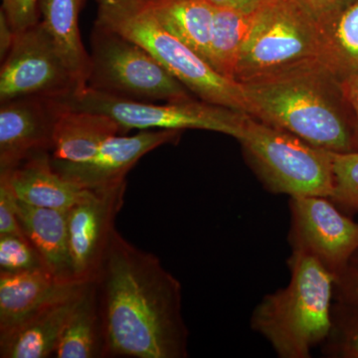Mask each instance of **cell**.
<instances>
[{
    "mask_svg": "<svg viewBox=\"0 0 358 358\" xmlns=\"http://www.w3.org/2000/svg\"><path fill=\"white\" fill-rule=\"evenodd\" d=\"M248 114L334 154L358 152V126L341 80L320 59L239 83Z\"/></svg>",
    "mask_w": 358,
    "mask_h": 358,
    "instance_id": "7a4b0ae2",
    "label": "cell"
},
{
    "mask_svg": "<svg viewBox=\"0 0 358 358\" xmlns=\"http://www.w3.org/2000/svg\"><path fill=\"white\" fill-rule=\"evenodd\" d=\"M57 358L108 357L107 341L95 281L85 285L54 352Z\"/></svg>",
    "mask_w": 358,
    "mask_h": 358,
    "instance_id": "ffe728a7",
    "label": "cell"
},
{
    "mask_svg": "<svg viewBox=\"0 0 358 358\" xmlns=\"http://www.w3.org/2000/svg\"><path fill=\"white\" fill-rule=\"evenodd\" d=\"M289 281L266 294L250 324L281 358H308L322 346L331 327L334 277L313 257L292 251Z\"/></svg>",
    "mask_w": 358,
    "mask_h": 358,
    "instance_id": "3957f363",
    "label": "cell"
},
{
    "mask_svg": "<svg viewBox=\"0 0 358 358\" xmlns=\"http://www.w3.org/2000/svg\"><path fill=\"white\" fill-rule=\"evenodd\" d=\"M0 174L8 179L17 199L42 208L68 211L87 192L53 169L50 152L33 155L13 171Z\"/></svg>",
    "mask_w": 358,
    "mask_h": 358,
    "instance_id": "e0dca14e",
    "label": "cell"
},
{
    "mask_svg": "<svg viewBox=\"0 0 358 358\" xmlns=\"http://www.w3.org/2000/svg\"><path fill=\"white\" fill-rule=\"evenodd\" d=\"M86 284L78 285L70 293L45 306L10 333L0 336V357H53L63 329L79 303Z\"/></svg>",
    "mask_w": 358,
    "mask_h": 358,
    "instance_id": "5bb4252c",
    "label": "cell"
},
{
    "mask_svg": "<svg viewBox=\"0 0 358 358\" xmlns=\"http://www.w3.org/2000/svg\"><path fill=\"white\" fill-rule=\"evenodd\" d=\"M16 209L21 229L38 251L47 270L60 281L81 282L75 277L71 257L67 211L32 206L20 199Z\"/></svg>",
    "mask_w": 358,
    "mask_h": 358,
    "instance_id": "2e32d148",
    "label": "cell"
},
{
    "mask_svg": "<svg viewBox=\"0 0 358 358\" xmlns=\"http://www.w3.org/2000/svg\"><path fill=\"white\" fill-rule=\"evenodd\" d=\"M180 131L143 129L134 136L119 134L109 138L90 159L70 162L53 159V169L63 178L87 189H100L126 181L129 171L143 157L155 148L174 143Z\"/></svg>",
    "mask_w": 358,
    "mask_h": 358,
    "instance_id": "4fadbf2b",
    "label": "cell"
},
{
    "mask_svg": "<svg viewBox=\"0 0 358 358\" xmlns=\"http://www.w3.org/2000/svg\"><path fill=\"white\" fill-rule=\"evenodd\" d=\"M86 0H39L41 21L64 57L80 86L87 87L90 54L85 49L79 16Z\"/></svg>",
    "mask_w": 358,
    "mask_h": 358,
    "instance_id": "7402d4cb",
    "label": "cell"
},
{
    "mask_svg": "<svg viewBox=\"0 0 358 358\" xmlns=\"http://www.w3.org/2000/svg\"><path fill=\"white\" fill-rule=\"evenodd\" d=\"M42 268L47 270L38 251L27 237L0 235V272L17 273Z\"/></svg>",
    "mask_w": 358,
    "mask_h": 358,
    "instance_id": "484cf974",
    "label": "cell"
},
{
    "mask_svg": "<svg viewBox=\"0 0 358 358\" xmlns=\"http://www.w3.org/2000/svg\"><path fill=\"white\" fill-rule=\"evenodd\" d=\"M82 282H66L49 271L0 272V336L10 333L52 301Z\"/></svg>",
    "mask_w": 358,
    "mask_h": 358,
    "instance_id": "9a60e30c",
    "label": "cell"
},
{
    "mask_svg": "<svg viewBox=\"0 0 358 358\" xmlns=\"http://www.w3.org/2000/svg\"><path fill=\"white\" fill-rule=\"evenodd\" d=\"M331 201L358 213V152H334V192Z\"/></svg>",
    "mask_w": 358,
    "mask_h": 358,
    "instance_id": "d4e9b609",
    "label": "cell"
},
{
    "mask_svg": "<svg viewBox=\"0 0 358 358\" xmlns=\"http://www.w3.org/2000/svg\"><path fill=\"white\" fill-rule=\"evenodd\" d=\"M87 87L138 102H179L195 98L140 44L96 22L91 33Z\"/></svg>",
    "mask_w": 358,
    "mask_h": 358,
    "instance_id": "52a82bcc",
    "label": "cell"
},
{
    "mask_svg": "<svg viewBox=\"0 0 358 358\" xmlns=\"http://www.w3.org/2000/svg\"><path fill=\"white\" fill-rule=\"evenodd\" d=\"M319 21L300 0H268L254 13L238 57L242 83L320 59Z\"/></svg>",
    "mask_w": 358,
    "mask_h": 358,
    "instance_id": "8992f818",
    "label": "cell"
},
{
    "mask_svg": "<svg viewBox=\"0 0 358 358\" xmlns=\"http://www.w3.org/2000/svg\"><path fill=\"white\" fill-rule=\"evenodd\" d=\"M341 86L355 115L358 126V70L341 80Z\"/></svg>",
    "mask_w": 358,
    "mask_h": 358,
    "instance_id": "1f68e13d",
    "label": "cell"
},
{
    "mask_svg": "<svg viewBox=\"0 0 358 358\" xmlns=\"http://www.w3.org/2000/svg\"><path fill=\"white\" fill-rule=\"evenodd\" d=\"M126 134L121 124L109 115L71 109L67 106L56 124L51 157L64 162H83L106 141Z\"/></svg>",
    "mask_w": 358,
    "mask_h": 358,
    "instance_id": "ac0fdd59",
    "label": "cell"
},
{
    "mask_svg": "<svg viewBox=\"0 0 358 358\" xmlns=\"http://www.w3.org/2000/svg\"><path fill=\"white\" fill-rule=\"evenodd\" d=\"M247 164L274 194L324 196L334 192V152L250 117L237 140Z\"/></svg>",
    "mask_w": 358,
    "mask_h": 358,
    "instance_id": "5b68a950",
    "label": "cell"
},
{
    "mask_svg": "<svg viewBox=\"0 0 358 358\" xmlns=\"http://www.w3.org/2000/svg\"><path fill=\"white\" fill-rule=\"evenodd\" d=\"M16 199L8 179L0 174V235L25 236L18 220Z\"/></svg>",
    "mask_w": 358,
    "mask_h": 358,
    "instance_id": "83f0119b",
    "label": "cell"
},
{
    "mask_svg": "<svg viewBox=\"0 0 358 358\" xmlns=\"http://www.w3.org/2000/svg\"><path fill=\"white\" fill-rule=\"evenodd\" d=\"M292 251L313 257L338 277L358 250V224L329 197H289Z\"/></svg>",
    "mask_w": 358,
    "mask_h": 358,
    "instance_id": "30bf717a",
    "label": "cell"
},
{
    "mask_svg": "<svg viewBox=\"0 0 358 358\" xmlns=\"http://www.w3.org/2000/svg\"><path fill=\"white\" fill-rule=\"evenodd\" d=\"M16 33L11 27L6 14L0 10V60L1 62L10 51Z\"/></svg>",
    "mask_w": 358,
    "mask_h": 358,
    "instance_id": "4dcf8cb0",
    "label": "cell"
},
{
    "mask_svg": "<svg viewBox=\"0 0 358 358\" xmlns=\"http://www.w3.org/2000/svg\"><path fill=\"white\" fill-rule=\"evenodd\" d=\"M162 25L209 64L215 7L206 0H145Z\"/></svg>",
    "mask_w": 358,
    "mask_h": 358,
    "instance_id": "44dd1931",
    "label": "cell"
},
{
    "mask_svg": "<svg viewBox=\"0 0 358 358\" xmlns=\"http://www.w3.org/2000/svg\"><path fill=\"white\" fill-rule=\"evenodd\" d=\"M300 1L312 11L315 17L319 18L322 14L338 6L343 0H300Z\"/></svg>",
    "mask_w": 358,
    "mask_h": 358,
    "instance_id": "d6a6232c",
    "label": "cell"
},
{
    "mask_svg": "<svg viewBox=\"0 0 358 358\" xmlns=\"http://www.w3.org/2000/svg\"><path fill=\"white\" fill-rule=\"evenodd\" d=\"M207 2L215 7L235 9L244 13H255L263 4L268 0H206Z\"/></svg>",
    "mask_w": 358,
    "mask_h": 358,
    "instance_id": "f546056e",
    "label": "cell"
},
{
    "mask_svg": "<svg viewBox=\"0 0 358 358\" xmlns=\"http://www.w3.org/2000/svg\"><path fill=\"white\" fill-rule=\"evenodd\" d=\"M95 22L134 40L200 99L248 114L241 85L218 74L157 20L145 0H96ZM249 115V114H248Z\"/></svg>",
    "mask_w": 358,
    "mask_h": 358,
    "instance_id": "277c9868",
    "label": "cell"
},
{
    "mask_svg": "<svg viewBox=\"0 0 358 358\" xmlns=\"http://www.w3.org/2000/svg\"><path fill=\"white\" fill-rule=\"evenodd\" d=\"M83 90L41 20L16 33L1 62L0 103L34 96L66 100Z\"/></svg>",
    "mask_w": 358,
    "mask_h": 358,
    "instance_id": "9c48e42d",
    "label": "cell"
},
{
    "mask_svg": "<svg viewBox=\"0 0 358 358\" xmlns=\"http://www.w3.org/2000/svg\"><path fill=\"white\" fill-rule=\"evenodd\" d=\"M126 188L124 181L100 189H87L67 211L71 257L78 282L95 280L114 234Z\"/></svg>",
    "mask_w": 358,
    "mask_h": 358,
    "instance_id": "8fae6325",
    "label": "cell"
},
{
    "mask_svg": "<svg viewBox=\"0 0 358 358\" xmlns=\"http://www.w3.org/2000/svg\"><path fill=\"white\" fill-rule=\"evenodd\" d=\"M64 100L22 96L0 103V173L40 152H50Z\"/></svg>",
    "mask_w": 358,
    "mask_h": 358,
    "instance_id": "7c38bea8",
    "label": "cell"
},
{
    "mask_svg": "<svg viewBox=\"0 0 358 358\" xmlns=\"http://www.w3.org/2000/svg\"><path fill=\"white\" fill-rule=\"evenodd\" d=\"M71 109L109 115L128 133L131 129H203L240 138L250 115L205 102L200 99L162 102H138L100 93L86 87L64 100Z\"/></svg>",
    "mask_w": 358,
    "mask_h": 358,
    "instance_id": "ba28073f",
    "label": "cell"
},
{
    "mask_svg": "<svg viewBox=\"0 0 358 358\" xmlns=\"http://www.w3.org/2000/svg\"><path fill=\"white\" fill-rule=\"evenodd\" d=\"M320 348L324 357L358 358V308L334 303L331 331Z\"/></svg>",
    "mask_w": 358,
    "mask_h": 358,
    "instance_id": "cb8c5ba5",
    "label": "cell"
},
{
    "mask_svg": "<svg viewBox=\"0 0 358 358\" xmlns=\"http://www.w3.org/2000/svg\"><path fill=\"white\" fill-rule=\"evenodd\" d=\"M254 13L215 7L209 65L221 76L232 81H235L238 57Z\"/></svg>",
    "mask_w": 358,
    "mask_h": 358,
    "instance_id": "603a6c76",
    "label": "cell"
},
{
    "mask_svg": "<svg viewBox=\"0 0 358 358\" xmlns=\"http://www.w3.org/2000/svg\"><path fill=\"white\" fill-rule=\"evenodd\" d=\"M108 357L185 358L180 282L115 230L95 280Z\"/></svg>",
    "mask_w": 358,
    "mask_h": 358,
    "instance_id": "6da1fadb",
    "label": "cell"
},
{
    "mask_svg": "<svg viewBox=\"0 0 358 358\" xmlns=\"http://www.w3.org/2000/svg\"><path fill=\"white\" fill-rule=\"evenodd\" d=\"M317 21L320 60L339 80L358 70V0H343Z\"/></svg>",
    "mask_w": 358,
    "mask_h": 358,
    "instance_id": "d6986e66",
    "label": "cell"
},
{
    "mask_svg": "<svg viewBox=\"0 0 358 358\" xmlns=\"http://www.w3.org/2000/svg\"><path fill=\"white\" fill-rule=\"evenodd\" d=\"M334 301L358 308V250L334 280Z\"/></svg>",
    "mask_w": 358,
    "mask_h": 358,
    "instance_id": "f1b7e54d",
    "label": "cell"
},
{
    "mask_svg": "<svg viewBox=\"0 0 358 358\" xmlns=\"http://www.w3.org/2000/svg\"><path fill=\"white\" fill-rule=\"evenodd\" d=\"M1 9L15 33L24 31L41 20L39 0H1Z\"/></svg>",
    "mask_w": 358,
    "mask_h": 358,
    "instance_id": "4316f807",
    "label": "cell"
}]
</instances>
